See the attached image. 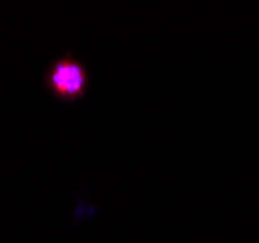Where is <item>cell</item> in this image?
Returning a JSON list of instances; mask_svg holds the SVG:
<instances>
[{
    "label": "cell",
    "instance_id": "6da1fadb",
    "mask_svg": "<svg viewBox=\"0 0 259 243\" xmlns=\"http://www.w3.org/2000/svg\"><path fill=\"white\" fill-rule=\"evenodd\" d=\"M49 90L63 100H78L88 88V74L84 66L72 59H59L45 74Z\"/></svg>",
    "mask_w": 259,
    "mask_h": 243
}]
</instances>
